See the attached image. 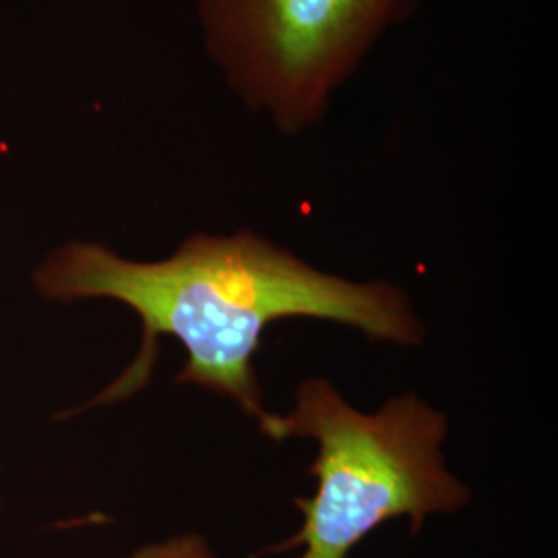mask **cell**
I'll return each instance as SVG.
<instances>
[{
	"instance_id": "1",
	"label": "cell",
	"mask_w": 558,
	"mask_h": 558,
	"mask_svg": "<svg viewBox=\"0 0 558 558\" xmlns=\"http://www.w3.org/2000/svg\"><path fill=\"white\" fill-rule=\"evenodd\" d=\"M32 286L62 304L117 300L143 323L140 356L94 403L122 401L147 385L160 336L186 350L177 383L232 399L259 424L269 412L255 356L271 323L331 320L401 348L424 339L398 286L327 274L253 230L197 232L160 260L126 259L100 242H66L34 269Z\"/></svg>"
},
{
	"instance_id": "5",
	"label": "cell",
	"mask_w": 558,
	"mask_h": 558,
	"mask_svg": "<svg viewBox=\"0 0 558 558\" xmlns=\"http://www.w3.org/2000/svg\"><path fill=\"white\" fill-rule=\"evenodd\" d=\"M0 509H2V495H0Z\"/></svg>"
},
{
	"instance_id": "4",
	"label": "cell",
	"mask_w": 558,
	"mask_h": 558,
	"mask_svg": "<svg viewBox=\"0 0 558 558\" xmlns=\"http://www.w3.org/2000/svg\"><path fill=\"white\" fill-rule=\"evenodd\" d=\"M120 558H216V553L199 532H182L170 538L143 544Z\"/></svg>"
},
{
	"instance_id": "2",
	"label": "cell",
	"mask_w": 558,
	"mask_h": 558,
	"mask_svg": "<svg viewBox=\"0 0 558 558\" xmlns=\"http://www.w3.org/2000/svg\"><path fill=\"white\" fill-rule=\"evenodd\" d=\"M259 430L276 442H317L308 468L317 490L294 499L302 525L276 553L300 548L299 558H348L391 519H410V532L418 534L426 519L453 515L472 500V490L445 465L447 416L412 393L366 414L329 380L306 379L294 408L269 412Z\"/></svg>"
},
{
	"instance_id": "3",
	"label": "cell",
	"mask_w": 558,
	"mask_h": 558,
	"mask_svg": "<svg viewBox=\"0 0 558 558\" xmlns=\"http://www.w3.org/2000/svg\"><path fill=\"white\" fill-rule=\"evenodd\" d=\"M422 0H197L203 50L223 85L279 135L329 117L339 92Z\"/></svg>"
}]
</instances>
